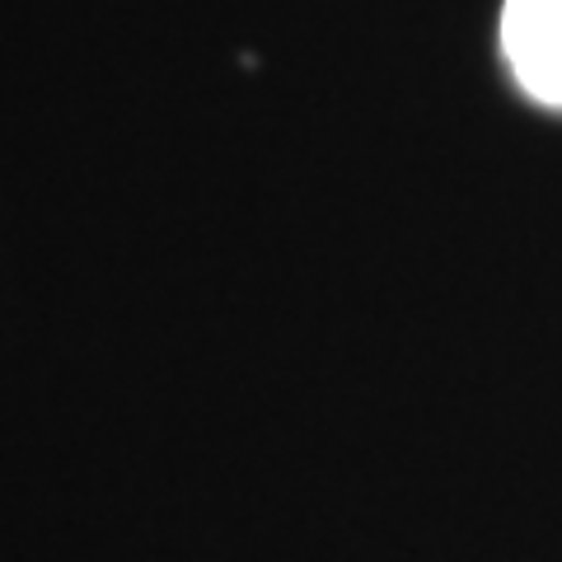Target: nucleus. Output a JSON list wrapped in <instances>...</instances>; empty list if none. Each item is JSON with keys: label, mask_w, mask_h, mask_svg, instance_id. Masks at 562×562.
<instances>
[{"label": "nucleus", "mask_w": 562, "mask_h": 562, "mask_svg": "<svg viewBox=\"0 0 562 562\" xmlns=\"http://www.w3.org/2000/svg\"><path fill=\"white\" fill-rule=\"evenodd\" d=\"M553 43H562V0H506V10H502L506 61L516 66Z\"/></svg>", "instance_id": "f257e3e1"}, {"label": "nucleus", "mask_w": 562, "mask_h": 562, "mask_svg": "<svg viewBox=\"0 0 562 562\" xmlns=\"http://www.w3.org/2000/svg\"><path fill=\"white\" fill-rule=\"evenodd\" d=\"M512 70H516V85L535 103H543V109H562V43H553V47L535 52V57L516 61Z\"/></svg>", "instance_id": "f03ea898"}]
</instances>
